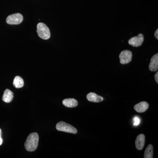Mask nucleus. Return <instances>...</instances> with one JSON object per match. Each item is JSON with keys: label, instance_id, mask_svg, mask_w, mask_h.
I'll return each mask as SVG.
<instances>
[{"label": "nucleus", "instance_id": "2eb2a0df", "mask_svg": "<svg viewBox=\"0 0 158 158\" xmlns=\"http://www.w3.org/2000/svg\"><path fill=\"white\" fill-rule=\"evenodd\" d=\"M134 126H138L140 123V118L138 117H135L134 119Z\"/></svg>", "mask_w": 158, "mask_h": 158}, {"label": "nucleus", "instance_id": "f03ea898", "mask_svg": "<svg viewBox=\"0 0 158 158\" xmlns=\"http://www.w3.org/2000/svg\"><path fill=\"white\" fill-rule=\"evenodd\" d=\"M37 33L41 39L48 40L50 37L51 33L48 27L43 23H39L37 25Z\"/></svg>", "mask_w": 158, "mask_h": 158}, {"label": "nucleus", "instance_id": "423d86ee", "mask_svg": "<svg viewBox=\"0 0 158 158\" xmlns=\"http://www.w3.org/2000/svg\"><path fill=\"white\" fill-rule=\"evenodd\" d=\"M144 40V35L140 34L138 36L132 37L128 40V44L130 45L135 47H138L142 44Z\"/></svg>", "mask_w": 158, "mask_h": 158}, {"label": "nucleus", "instance_id": "f257e3e1", "mask_svg": "<svg viewBox=\"0 0 158 158\" xmlns=\"http://www.w3.org/2000/svg\"><path fill=\"white\" fill-rule=\"evenodd\" d=\"M39 142V135L37 133L30 134L25 143L26 149L29 152H34L38 147Z\"/></svg>", "mask_w": 158, "mask_h": 158}, {"label": "nucleus", "instance_id": "f3484780", "mask_svg": "<svg viewBox=\"0 0 158 158\" xmlns=\"http://www.w3.org/2000/svg\"><path fill=\"white\" fill-rule=\"evenodd\" d=\"M155 79L156 81V82L157 83H158V72L156 73L155 75Z\"/></svg>", "mask_w": 158, "mask_h": 158}, {"label": "nucleus", "instance_id": "9d476101", "mask_svg": "<svg viewBox=\"0 0 158 158\" xmlns=\"http://www.w3.org/2000/svg\"><path fill=\"white\" fill-rule=\"evenodd\" d=\"M87 98L89 101L93 102H100L103 101L102 97L98 95L96 93L90 92L87 94Z\"/></svg>", "mask_w": 158, "mask_h": 158}, {"label": "nucleus", "instance_id": "7ed1b4c3", "mask_svg": "<svg viewBox=\"0 0 158 158\" xmlns=\"http://www.w3.org/2000/svg\"><path fill=\"white\" fill-rule=\"evenodd\" d=\"M56 128L60 131L72 133L76 134L77 133V130L71 125L68 124L63 121H60L57 123L56 126Z\"/></svg>", "mask_w": 158, "mask_h": 158}, {"label": "nucleus", "instance_id": "6e6552de", "mask_svg": "<svg viewBox=\"0 0 158 158\" xmlns=\"http://www.w3.org/2000/svg\"><path fill=\"white\" fill-rule=\"evenodd\" d=\"M145 136L143 134H140L136 138V148L138 150H141L143 149L145 144Z\"/></svg>", "mask_w": 158, "mask_h": 158}, {"label": "nucleus", "instance_id": "9b49d317", "mask_svg": "<svg viewBox=\"0 0 158 158\" xmlns=\"http://www.w3.org/2000/svg\"><path fill=\"white\" fill-rule=\"evenodd\" d=\"M14 98V94L13 92L7 89L5 90L2 97V100L6 103H10L12 101Z\"/></svg>", "mask_w": 158, "mask_h": 158}, {"label": "nucleus", "instance_id": "39448f33", "mask_svg": "<svg viewBox=\"0 0 158 158\" xmlns=\"http://www.w3.org/2000/svg\"><path fill=\"white\" fill-rule=\"evenodd\" d=\"M119 58L121 64H128L132 60V53L131 51L127 50L123 51L119 55Z\"/></svg>", "mask_w": 158, "mask_h": 158}, {"label": "nucleus", "instance_id": "ddd939ff", "mask_svg": "<svg viewBox=\"0 0 158 158\" xmlns=\"http://www.w3.org/2000/svg\"><path fill=\"white\" fill-rule=\"evenodd\" d=\"M24 81L22 78L19 76H16L15 77L13 85L16 88H22L24 86Z\"/></svg>", "mask_w": 158, "mask_h": 158}, {"label": "nucleus", "instance_id": "20e7f679", "mask_svg": "<svg viewBox=\"0 0 158 158\" xmlns=\"http://www.w3.org/2000/svg\"><path fill=\"white\" fill-rule=\"evenodd\" d=\"M23 18L20 13L11 15H9L6 19V22L10 25H18L22 22Z\"/></svg>", "mask_w": 158, "mask_h": 158}, {"label": "nucleus", "instance_id": "dca6fc26", "mask_svg": "<svg viewBox=\"0 0 158 158\" xmlns=\"http://www.w3.org/2000/svg\"><path fill=\"white\" fill-rule=\"evenodd\" d=\"M3 140L2 138V130L0 129V146L2 144Z\"/></svg>", "mask_w": 158, "mask_h": 158}, {"label": "nucleus", "instance_id": "1a4fd4ad", "mask_svg": "<svg viewBox=\"0 0 158 158\" xmlns=\"http://www.w3.org/2000/svg\"><path fill=\"white\" fill-rule=\"evenodd\" d=\"M149 105L146 102H141L134 106V109L139 113H144L148 109Z\"/></svg>", "mask_w": 158, "mask_h": 158}, {"label": "nucleus", "instance_id": "4468645a", "mask_svg": "<svg viewBox=\"0 0 158 158\" xmlns=\"http://www.w3.org/2000/svg\"><path fill=\"white\" fill-rule=\"evenodd\" d=\"M153 156V148L152 144H149L145 149L144 153V158H152Z\"/></svg>", "mask_w": 158, "mask_h": 158}, {"label": "nucleus", "instance_id": "a211bd4d", "mask_svg": "<svg viewBox=\"0 0 158 158\" xmlns=\"http://www.w3.org/2000/svg\"><path fill=\"white\" fill-rule=\"evenodd\" d=\"M155 36L156 38L157 39H158V30L157 29L155 33Z\"/></svg>", "mask_w": 158, "mask_h": 158}, {"label": "nucleus", "instance_id": "f8f14e48", "mask_svg": "<svg viewBox=\"0 0 158 158\" xmlns=\"http://www.w3.org/2000/svg\"><path fill=\"white\" fill-rule=\"evenodd\" d=\"M62 104L66 107L74 108L78 106V103L75 99L67 98L63 100Z\"/></svg>", "mask_w": 158, "mask_h": 158}, {"label": "nucleus", "instance_id": "0eeeda50", "mask_svg": "<svg viewBox=\"0 0 158 158\" xmlns=\"http://www.w3.org/2000/svg\"><path fill=\"white\" fill-rule=\"evenodd\" d=\"M149 70L152 72H155L158 69V54L154 55L151 59L149 65Z\"/></svg>", "mask_w": 158, "mask_h": 158}]
</instances>
